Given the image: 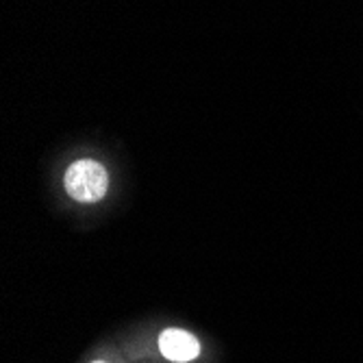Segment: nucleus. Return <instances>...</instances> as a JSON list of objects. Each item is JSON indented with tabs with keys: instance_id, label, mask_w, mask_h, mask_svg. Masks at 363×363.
I'll use <instances>...</instances> for the list:
<instances>
[{
	"instance_id": "3",
	"label": "nucleus",
	"mask_w": 363,
	"mask_h": 363,
	"mask_svg": "<svg viewBox=\"0 0 363 363\" xmlns=\"http://www.w3.org/2000/svg\"><path fill=\"white\" fill-rule=\"evenodd\" d=\"M94 363H105V361H94Z\"/></svg>"
},
{
	"instance_id": "1",
	"label": "nucleus",
	"mask_w": 363,
	"mask_h": 363,
	"mask_svg": "<svg viewBox=\"0 0 363 363\" xmlns=\"http://www.w3.org/2000/svg\"><path fill=\"white\" fill-rule=\"evenodd\" d=\"M63 187L77 203H98L109 189V174L103 163L79 159L63 174Z\"/></svg>"
},
{
	"instance_id": "2",
	"label": "nucleus",
	"mask_w": 363,
	"mask_h": 363,
	"mask_svg": "<svg viewBox=\"0 0 363 363\" xmlns=\"http://www.w3.org/2000/svg\"><path fill=\"white\" fill-rule=\"evenodd\" d=\"M159 350L168 361L187 363L201 354V344H198V340L191 333L183 331V328H168L159 337Z\"/></svg>"
}]
</instances>
